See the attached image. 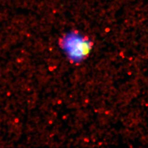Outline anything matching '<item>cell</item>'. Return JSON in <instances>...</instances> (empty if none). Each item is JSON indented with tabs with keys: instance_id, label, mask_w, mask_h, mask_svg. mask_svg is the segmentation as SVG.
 <instances>
[{
	"instance_id": "1",
	"label": "cell",
	"mask_w": 148,
	"mask_h": 148,
	"mask_svg": "<svg viewBox=\"0 0 148 148\" xmlns=\"http://www.w3.org/2000/svg\"><path fill=\"white\" fill-rule=\"evenodd\" d=\"M58 44L69 61L77 65L88 58L94 43L88 36L78 31H72L60 37Z\"/></svg>"
}]
</instances>
